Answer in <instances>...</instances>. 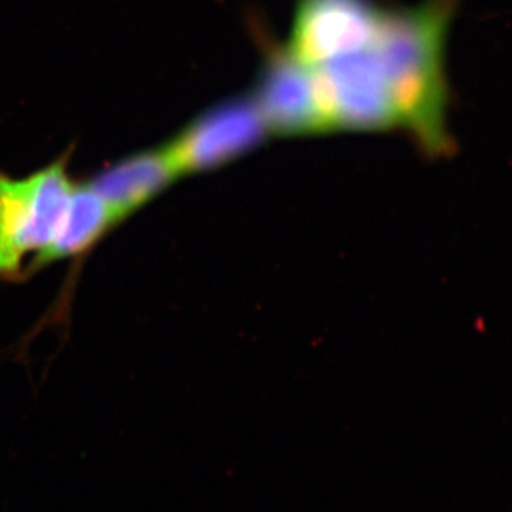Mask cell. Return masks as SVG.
I'll use <instances>...</instances> for the list:
<instances>
[{
	"label": "cell",
	"mask_w": 512,
	"mask_h": 512,
	"mask_svg": "<svg viewBox=\"0 0 512 512\" xmlns=\"http://www.w3.org/2000/svg\"><path fill=\"white\" fill-rule=\"evenodd\" d=\"M268 134L254 100L242 94L198 116L164 150L178 175L195 173L242 156Z\"/></svg>",
	"instance_id": "3957f363"
},
{
	"label": "cell",
	"mask_w": 512,
	"mask_h": 512,
	"mask_svg": "<svg viewBox=\"0 0 512 512\" xmlns=\"http://www.w3.org/2000/svg\"><path fill=\"white\" fill-rule=\"evenodd\" d=\"M456 3L424 0L410 8L382 9L363 47L392 103L397 127L433 154L450 143L444 49Z\"/></svg>",
	"instance_id": "6da1fadb"
},
{
	"label": "cell",
	"mask_w": 512,
	"mask_h": 512,
	"mask_svg": "<svg viewBox=\"0 0 512 512\" xmlns=\"http://www.w3.org/2000/svg\"><path fill=\"white\" fill-rule=\"evenodd\" d=\"M117 221V215L90 185H74L63 220L52 245L47 249L43 264L80 254Z\"/></svg>",
	"instance_id": "52a82bcc"
},
{
	"label": "cell",
	"mask_w": 512,
	"mask_h": 512,
	"mask_svg": "<svg viewBox=\"0 0 512 512\" xmlns=\"http://www.w3.org/2000/svg\"><path fill=\"white\" fill-rule=\"evenodd\" d=\"M380 13L375 0H298L286 50L306 67L352 55L372 39Z\"/></svg>",
	"instance_id": "277c9868"
},
{
	"label": "cell",
	"mask_w": 512,
	"mask_h": 512,
	"mask_svg": "<svg viewBox=\"0 0 512 512\" xmlns=\"http://www.w3.org/2000/svg\"><path fill=\"white\" fill-rule=\"evenodd\" d=\"M73 190L64 163L25 180L0 175V276L23 274L30 256L43 264Z\"/></svg>",
	"instance_id": "7a4b0ae2"
},
{
	"label": "cell",
	"mask_w": 512,
	"mask_h": 512,
	"mask_svg": "<svg viewBox=\"0 0 512 512\" xmlns=\"http://www.w3.org/2000/svg\"><path fill=\"white\" fill-rule=\"evenodd\" d=\"M249 96L269 134L326 133L311 69L293 59L286 47H269Z\"/></svg>",
	"instance_id": "5b68a950"
},
{
	"label": "cell",
	"mask_w": 512,
	"mask_h": 512,
	"mask_svg": "<svg viewBox=\"0 0 512 512\" xmlns=\"http://www.w3.org/2000/svg\"><path fill=\"white\" fill-rule=\"evenodd\" d=\"M177 177L180 175L161 148L114 164L89 185L121 220L146 205Z\"/></svg>",
	"instance_id": "8992f818"
}]
</instances>
